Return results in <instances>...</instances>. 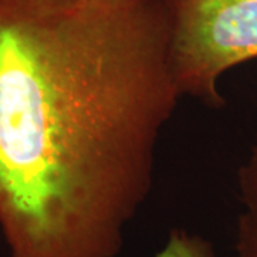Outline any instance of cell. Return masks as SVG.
<instances>
[{
  "instance_id": "obj_4",
  "label": "cell",
  "mask_w": 257,
  "mask_h": 257,
  "mask_svg": "<svg viewBox=\"0 0 257 257\" xmlns=\"http://www.w3.org/2000/svg\"><path fill=\"white\" fill-rule=\"evenodd\" d=\"M156 257H216L210 241L184 229H173Z\"/></svg>"
},
{
  "instance_id": "obj_3",
  "label": "cell",
  "mask_w": 257,
  "mask_h": 257,
  "mask_svg": "<svg viewBox=\"0 0 257 257\" xmlns=\"http://www.w3.org/2000/svg\"><path fill=\"white\" fill-rule=\"evenodd\" d=\"M240 214L236 227V257H257V135L237 175Z\"/></svg>"
},
{
  "instance_id": "obj_1",
  "label": "cell",
  "mask_w": 257,
  "mask_h": 257,
  "mask_svg": "<svg viewBox=\"0 0 257 257\" xmlns=\"http://www.w3.org/2000/svg\"><path fill=\"white\" fill-rule=\"evenodd\" d=\"M182 97L163 0H0L9 256H119Z\"/></svg>"
},
{
  "instance_id": "obj_2",
  "label": "cell",
  "mask_w": 257,
  "mask_h": 257,
  "mask_svg": "<svg viewBox=\"0 0 257 257\" xmlns=\"http://www.w3.org/2000/svg\"><path fill=\"white\" fill-rule=\"evenodd\" d=\"M170 64L182 96L224 106V72L257 57V0H163Z\"/></svg>"
}]
</instances>
